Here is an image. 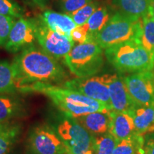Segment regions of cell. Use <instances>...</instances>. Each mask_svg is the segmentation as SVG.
Here are the masks:
<instances>
[{
    "label": "cell",
    "mask_w": 154,
    "mask_h": 154,
    "mask_svg": "<svg viewBox=\"0 0 154 154\" xmlns=\"http://www.w3.org/2000/svg\"><path fill=\"white\" fill-rule=\"evenodd\" d=\"M11 64L18 91L38 83L54 84L66 82L67 74L59 61L35 45L21 51Z\"/></svg>",
    "instance_id": "6da1fadb"
},
{
    "label": "cell",
    "mask_w": 154,
    "mask_h": 154,
    "mask_svg": "<svg viewBox=\"0 0 154 154\" xmlns=\"http://www.w3.org/2000/svg\"><path fill=\"white\" fill-rule=\"evenodd\" d=\"M22 93H39L47 96L69 118H77L90 113L110 112L101 102L65 87L51 84L38 83L22 88Z\"/></svg>",
    "instance_id": "7a4b0ae2"
},
{
    "label": "cell",
    "mask_w": 154,
    "mask_h": 154,
    "mask_svg": "<svg viewBox=\"0 0 154 154\" xmlns=\"http://www.w3.org/2000/svg\"><path fill=\"white\" fill-rule=\"evenodd\" d=\"M106 59L120 74L153 72L154 54L143 47L140 40L133 39L104 49Z\"/></svg>",
    "instance_id": "3957f363"
},
{
    "label": "cell",
    "mask_w": 154,
    "mask_h": 154,
    "mask_svg": "<svg viewBox=\"0 0 154 154\" xmlns=\"http://www.w3.org/2000/svg\"><path fill=\"white\" fill-rule=\"evenodd\" d=\"M104 57V49L94 41H89L75 44L63 61L76 78H86L101 72Z\"/></svg>",
    "instance_id": "277c9868"
},
{
    "label": "cell",
    "mask_w": 154,
    "mask_h": 154,
    "mask_svg": "<svg viewBox=\"0 0 154 154\" xmlns=\"http://www.w3.org/2000/svg\"><path fill=\"white\" fill-rule=\"evenodd\" d=\"M141 29L142 19L132 18L116 10L94 41L106 49L128 40H140Z\"/></svg>",
    "instance_id": "5b68a950"
},
{
    "label": "cell",
    "mask_w": 154,
    "mask_h": 154,
    "mask_svg": "<svg viewBox=\"0 0 154 154\" xmlns=\"http://www.w3.org/2000/svg\"><path fill=\"white\" fill-rule=\"evenodd\" d=\"M57 133L66 149V154H94V136L73 118L64 119Z\"/></svg>",
    "instance_id": "8992f818"
},
{
    "label": "cell",
    "mask_w": 154,
    "mask_h": 154,
    "mask_svg": "<svg viewBox=\"0 0 154 154\" xmlns=\"http://www.w3.org/2000/svg\"><path fill=\"white\" fill-rule=\"evenodd\" d=\"M33 19L36 42L40 47L57 60L64 59L75 43L71 38L51 29L38 17Z\"/></svg>",
    "instance_id": "52a82bcc"
},
{
    "label": "cell",
    "mask_w": 154,
    "mask_h": 154,
    "mask_svg": "<svg viewBox=\"0 0 154 154\" xmlns=\"http://www.w3.org/2000/svg\"><path fill=\"white\" fill-rule=\"evenodd\" d=\"M111 74L75 78L63 83V86L91 98L106 106L111 111L109 82Z\"/></svg>",
    "instance_id": "ba28073f"
},
{
    "label": "cell",
    "mask_w": 154,
    "mask_h": 154,
    "mask_svg": "<svg viewBox=\"0 0 154 154\" xmlns=\"http://www.w3.org/2000/svg\"><path fill=\"white\" fill-rule=\"evenodd\" d=\"M29 154H66V149L57 131L47 125L36 126L27 140Z\"/></svg>",
    "instance_id": "9c48e42d"
},
{
    "label": "cell",
    "mask_w": 154,
    "mask_h": 154,
    "mask_svg": "<svg viewBox=\"0 0 154 154\" xmlns=\"http://www.w3.org/2000/svg\"><path fill=\"white\" fill-rule=\"evenodd\" d=\"M122 75L132 99L137 106L154 107V72Z\"/></svg>",
    "instance_id": "30bf717a"
},
{
    "label": "cell",
    "mask_w": 154,
    "mask_h": 154,
    "mask_svg": "<svg viewBox=\"0 0 154 154\" xmlns=\"http://www.w3.org/2000/svg\"><path fill=\"white\" fill-rule=\"evenodd\" d=\"M36 42L33 19L22 17L16 19L5 48L9 53H18L34 45Z\"/></svg>",
    "instance_id": "8fae6325"
},
{
    "label": "cell",
    "mask_w": 154,
    "mask_h": 154,
    "mask_svg": "<svg viewBox=\"0 0 154 154\" xmlns=\"http://www.w3.org/2000/svg\"><path fill=\"white\" fill-rule=\"evenodd\" d=\"M111 111L130 112L137 106L120 74H111L109 82Z\"/></svg>",
    "instance_id": "7c38bea8"
},
{
    "label": "cell",
    "mask_w": 154,
    "mask_h": 154,
    "mask_svg": "<svg viewBox=\"0 0 154 154\" xmlns=\"http://www.w3.org/2000/svg\"><path fill=\"white\" fill-rule=\"evenodd\" d=\"M111 125L109 133L119 141L138 134L130 112L110 111Z\"/></svg>",
    "instance_id": "4fadbf2b"
},
{
    "label": "cell",
    "mask_w": 154,
    "mask_h": 154,
    "mask_svg": "<svg viewBox=\"0 0 154 154\" xmlns=\"http://www.w3.org/2000/svg\"><path fill=\"white\" fill-rule=\"evenodd\" d=\"M38 17L51 29L69 38L72 31L77 26L72 17L64 13L46 10Z\"/></svg>",
    "instance_id": "5bb4252c"
},
{
    "label": "cell",
    "mask_w": 154,
    "mask_h": 154,
    "mask_svg": "<svg viewBox=\"0 0 154 154\" xmlns=\"http://www.w3.org/2000/svg\"><path fill=\"white\" fill-rule=\"evenodd\" d=\"M74 119L94 136L109 133L111 121L110 112L90 113Z\"/></svg>",
    "instance_id": "9a60e30c"
},
{
    "label": "cell",
    "mask_w": 154,
    "mask_h": 154,
    "mask_svg": "<svg viewBox=\"0 0 154 154\" xmlns=\"http://www.w3.org/2000/svg\"><path fill=\"white\" fill-rule=\"evenodd\" d=\"M116 11V9L113 7V5L111 6L109 4H103V5L101 4L94 11L88 22L84 24L91 41H94V38L96 34L106 24Z\"/></svg>",
    "instance_id": "2e32d148"
},
{
    "label": "cell",
    "mask_w": 154,
    "mask_h": 154,
    "mask_svg": "<svg viewBox=\"0 0 154 154\" xmlns=\"http://www.w3.org/2000/svg\"><path fill=\"white\" fill-rule=\"evenodd\" d=\"M138 134L144 136L154 132V107L137 106L130 111Z\"/></svg>",
    "instance_id": "e0dca14e"
},
{
    "label": "cell",
    "mask_w": 154,
    "mask_h": 154,
    "mask_svg": "<svg viewBox=\"0 0 154 154\" xmlns=\"http://www.w3.org/2000/svg\"><path fill=\"white\" fill-rule=\"evenodd\" d=\"M116 10L134 19H142L149 13L151 0H112Z\"/></svg>",
    "instance_id": "ac0fdd59"
},
{
    "label": "cell",
    "mask_w": 154,
    "mask_h": 154,
    "mask_svg": "<svg viewBox=\"0 0 154 154\" xmlns=\"http://www.w3.org/2000/svg\"><path fill=\"white\" fill-rule=\"evenodd\" d=\"M21 132L17 124L5 123L0 129V154H8L16 143Z\"/></svg>",
    "instance_id": "d6986e66"
},
{
    "label": "cell",
    "mask_w": 154,
    "mask_h": 154,
    "mask_svg": "<svg viewBox=\"0 0 154 154\" xmlns=\"http://www.w3.org/2000/svg\"><path fill=\"white\" fill-rule=\"evenodd\" d=\"M17 91L12 64L7 61L0 60V94H13Z\"/></svg>",
    "instance_id": "ffe728a7"
},
{
    "label": "cell",
    "mask_w": 154,
    "mask_h": 154,
    "mask_svg": "<svg viewBox=\"0 0 154 154\" xmlns=\"http://www.w3.org/2000/svg\"><path fill=\"white\" fill-rule=\"evenodd\" d=\"M21 102L12 96L0 94V124L7 123L20 113Z\"/></svg>",
    "instance_id": "44dd1931"
},
{
    "label": "cell",
    "mask_w": 154,
    "mask_h": 154,
    "mask_svg": "<svg viewBox=\"0 0 154 154\" xmlns=\"http://www.w3.org/2000/svg\"><path fill=\"white\" fill-rule=\"evenodd\" d=\"M143 136L136 134L120 140L116 146L113 154H138L143 149Z\"/></svg>",
    "instance_id": "7402d4cb"
},
{
    "label": "cell",
    "mask_w": 154,
    "mask_h": 154,
    "mask_svg": "<svg viewBox=\"0 0 154 154\" xmlns=\"http://www.w3.org/2000/svg\"><path fill=\"white\" fill-rule=\"evenodd\" d=\"M140 41L146 49L154 54V19L149 13L142 18Z\"/></svg>",
    "instance_id": "603a6c76"
},
{
    "label": "cell",
    "mask_w": 154,
    "mask_h": 154,
    "mask_svg": "<svg viewBox=\"0 0 154 154\" xmlns=\"http://www.w3.org/2000/svg\"><path fill=\"white\" fill-rule=\"evenodd\" d=\"M109 133L94 136V154H113L116 146L119 143Z\"/></svg>",
    "instance_id": "cb8c5ba5"
},
{
    "label": "cell",
    "mask_w": 154,
    "mask_h": 154,
    "mask_svg": "<svg viewBox=\"0 0 154 154\" xmlns=\"http://www.w3.org/2000/svg\"><path fill=\"white\" fill-rule=\"evenodd\" d=\"M101 4V2L100 0H94L91 2L88 3V5L80 9L79 10L73 12L72 14H69V15L72 17L77 26H82L88 22V20L94 14V11L98 9V7Z\"/></svg>",
    "instance_id": "d4e9b609"
},
{
    "label": "cell",
    "mask_w": 154,
    "mask_h": 154,
    "mask_svg": "<svg viewBox=\"0 0 154 154\" xmlns=\"http://www.w3.org/2000/svg\"><path fill=\"white\" fill-rule=\"evenodd\" d=\"M23 14L24 9L14 0H0V15L17 19Z\"/></svg>",
    "instance_id": "484cf974"
},
{
    "label": "cell",
    "mask_w": 154,
    "mask_h": 154,
    "mask_svg": "<svg viewBox=\"0 0 154 154\" xmlns=\"http://www.w3.org/2000/svg\"><path fill=\"white\" fill-rule=\"evenodd\" d=\"M94 0H58V5L63 13L72 14L79 10Z\"/></svg>",
    "instance_id": "4316f807"
},
{
    "label": "cell",
    "mask_w": 154,
    "mask_h": 154,
    "mask_svg": "<svg viewBox=\"0 0 154 154\" xmlns=\"http://www.w3.org/2000/svg\"><path fill=\"white\" fill-rule=\"evenodd\" d=\"M16 19L0 15V47H5Z\"/></svg>",
    "instance_id": "83f0119b"
},
{
    "label": "cell",
    "mask_w": 154,
    "mask_h": 154,
    "mask_svg": "<svg viewBox=\"0 0 154 154\" xmlns=\"http://www.w3.org/2000/svg\"><path fill=\"white\" fill-rule=\"evenodd\" d=\"M71 38L74 41L75 44L85 43L86 42L91 41L84 25L76 26L71 34Z\"/></svg>",
    "instance_id": "f1b7e54d"
},
{
    "label": "cell",
    "mask_w": 154,
    "mask_h": 154,
    "mask_svg": "<svg viewBox=\"0 0 154 154\" xmlns=\"http://www.w3.org/2000/svg\"><path fill=\"white\" fill-rule=\"evenodd\" d=\"M143 154H154V132L145 135Z\"/></svg>",
    "instance_id": "f546056e"
},
{
    "label": "cell",
    "mask_w": 154,
    "mask_h": 154,
    "mask_svg": "<svg viewBox=\"0 0 154 154\" xmlns=\"http://www.w3.org/2000/svg\"><path fill=\"white\" fill-rule=\"evenodd\" d=\"M32 5L36 6L39 9H45L49 0H26Z\"/></svg>",
    "instance_id": "4dcf8cb0"
},
{
    "label": "cell",
    "mask_w": 154,
    "mask_h": 154,
    "mask_svg": "<svg viewBox=\"0 0 154 154\" xmlns=\"http://www.w3.org/2000/svg\"><path fill=\"white\" fill-rule=\"evenodd\" d=\"M149 14L154 19V0H151V5H150Z\"/></svg>",
    "instance_id": "1f68e13d"
},
{
    "label": "cell",
    "mask_w": 154,
    "mask_h": 154,
    "mask_svg": "<svg viewBox=\"0 0 154 154\" xmlns=\"http://www.w3.org/2000/svg\"><path fill=\"white\" fill-rule=\"evenodd\" d=\"M4 124H5V123H4ZM4 124H0V129H1V128H2V127Z\"/></svg>",
    "instance_id": "d6a6232c"
}]
</instances>
